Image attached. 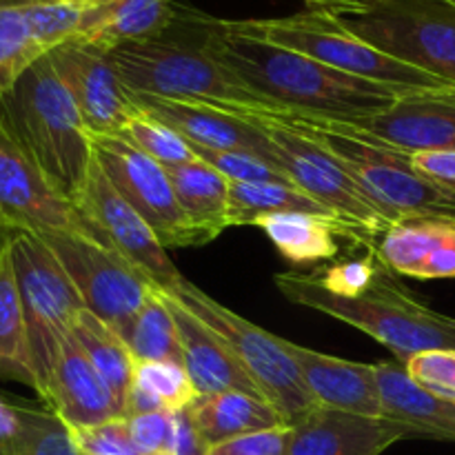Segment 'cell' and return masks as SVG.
<instances>
[{
    "label": "cell",
    "instance_id": "obj_1",
    "mask_svg": "<svg viewBox=\"0 0 455 455\" xmlns=\"http://www.w3.org/2000/svg\"><path fill=\"white\" fill-rule=\"evenodd\" d=\"M187 18L213 60L269 102L274 111L358 123L382 114L404 96L395 89L331 69L300 52L238 31L231 20L189 9Z\"/></svg>",
    "mask_w": 455,
    "mask_h": 455
},
{
    "label": "cell",
    "instance_id": "obj_2",
    "mask_svg": "<svg viewBox=\"0 0 455 455\" xmlns=\"http://www.w3.org/2000/svg\"><path fill=\"white\" fill-rule=\"evenodd\" d=\"M0 127L53 191L76 207L93 163V140L49 56L0 96Z\"/></svg>",
    "mask_w": 455,
    "mask_h": 455
},
{
    "label": "cell",
    "instance_id": "obj_3",
    "mask_svg": "<svg viewBox=\"0 0 455 455\" xmlns=\"http://www.w3.org/2000/svg\"><path fill=\"white\" fill-rule=\"evenodd\" d=\"M380 265L376 283L360 298L329 293L315 275L278 274L275 287L287 300L360 329L395 354L398 363L431 349H455V318L422 305L404 287L395 284Z\"/></svg>",
    "mask_w": 455,
    "mask_h": 455
},
{
    "label": "cell",
    "instance_id": "obj_4",
    "mask_svg": "<svg viewBox=\"0 0 455 455\" xmlns=\"http://www.w3.org/2000/svg\"><path fill=\"white\" fill-rule=\"evenodd\" d=\"M187 18V9H182ZM191 27V22H189ZM194 29V27H191ZM196 34V29H194ZM116 74L133 93L167 100L207 105L229 114H262L274 107L244 87L196 38H169V34L142 43H127L107 52Z\"/></svg>",
    "mask_w": 455,
    "mask_h": 455
},
{
    "label": "cell",
    "instance_id": "obj_5",
    "mask_svg": "<svg viewBox=\"0 0 455 455\" xmlns=\"http://www.w3.org/2000/svg\"><path fill=\"white\" fill-rule=\"evenodd\" d=\"M262 114L318 142L395 225L416 218L455 220L453 191L443 189L422 178L411 167L407 154L347 136L320 118H309L293 111H262Z\"/></svg>",
    "mask_w": 455,
    "mask_h": 455
},
{
    "label": "cell",
    "instance_id": "obj_6",
    "mask_svg": "<svg viewBox=\"0 0 455 455\" xmlns=\"http://www.w3.org/2000/svg\"><path fill=\"white\" fill-rule=\"evenodd\" d=\"M238 31L293 49L331 69L355 78L378 83L382 87L403 93L440 92L455 87V83L438 78L434 74L391 58L355 36L338 16L324 12H300L283 18H251V20H231Z\"/></svg>",
    "mask_w": 455,
    "mask_h": 455
},
{
    "label": "cell",
    "instance_id": "obj_7",
    "mask_svg": "<svg viewBox=\"0 0 455 455\" xmlns=\"http://www.w3.org/2000/svg\"><path fill=\"white\" fill-rule=\"evenodd\" d=\"M9 249H12L13 274H16L22 314H25L36 394L44 403L62 342L71 333L76 315L87 307L76 284L71 283L52 249L40 240V235L16 231Z\"/></svg>",
    "mask_w": 455,
    "mask_h": 455
},
{
    "label": "cell",
    "instance_id": "obj_8",
    "mask_svg": "<svg viewBox=\"0 0 455 455\" xmlns=\"http://www.w3.org/2000/svg\"><path fill=\"white\" fill-rule=\"evenodd\" d=\"M169 293L176 296L191 314L207 323L231 347L244 371L256 382L262 398L283 413L289 427L318 409V403L307 389L300 369L289 351V340H283L256 327L243 315L234 314L212 296L200 291L187 278Z\"/></svg>",
    "mask_w": 455,
    "mask_h": 455
},
{
    "label": "cell",
    "instance_id": "obj_9",
    "mask_svg": "<svg viewBox=\"0 0 455 455\" xmlns=\"http://www.w3.org/2000/svg\"><path fill=\"white\" fill-rule=\"evenodd\" d=\"M240 116L251 118L267 133L275 149V164L291 178L293 185L354 227L367 240V247L376 251L380 238L395 222L364 194L363 187L305 133L265 114Z\"/></svg>",
    "mask_w": 455,
    "mask_h": 455
},
{
    "label": "cell",
    "instance_id": "obj_10",
    "mask_svg": "<svg viewBox=\"0 0 455 455\" xmlns=\"http://www.w3.org/2000/svg\"><path fill=\"white\" fill-rule=\"evenodd\" d=\"M338 18L395 60L455 83V4L449 0H385Z\"/></svg>",
    "mask_w": 455,
    "mask_h": 455
},
{
    "label": "cell",
    "instance_id": "obj_11",
    "mask_svg": "<svg viewBox=\"0 0 455 455\" xmlns=\"http://www.w3.org/2000/svg\"><path fill=\"white\" fill-rule=\"evenodd\" d=\"M44 244L78 289L84 307L120 338L158 284L124 260L118 251L80 231H43Z\"/></svg>",
    "mask_w": 455,
    "mask_h": 455
},
{
    "label": "cell",
    "instance_id": "obj_12",
    "mask_svg": "<svg viewBox=\"0 0 455 455\" xmlns=\"http://www.w3.org/2000/svg\"><path fill=\"white\" fill-rule=\"evenodd\" d=\"M93 156L120 196L154 229L164 249L203 247L212 243L182 212L167 169L124 136H92Z\"/></svg>",
    "mask_w": 455,
    "mask_h": 455
},
{
    "label": "cell",
    "instance_id": "obj_13",
    "mask_svg": "<svg viewBox=\"0 0 455 455\" xmlns=\"http://www.w3.org/2000/svg\"><path fill=\"white\" fill-rule=\"evenodd\" d=\"M76 209L87 222L93 240L118 251L163 291H173L185 280L145 218L116 191L96 156Z\"/></svg>",
    "mask_w": 455,
    "mask_h": 455
},
{
    "label": "cell",
    "instance_id": "obj_14",
    "mask_svg": "<svg viewBox=\"0 0 455 455\" xmlns=\"http://www.w3.org/2000/svg\"><path fill=\"white\" fill-rule=\"evenodd\" d=\"M62 84L74 98L92 136H123L138 116L132 93L124 87L107 52L69 40L47 53Z\"/></svg>",
    "mask_w": 455,
    "mask_h": 455
},
{
    "label": "cell",
    "instance_id": "obj_15",
    "mask_svg": "<svg viewBox=\"0 0 455 455\" xmlns=\"http://www.w3.org/2000/svg\"><path fill=\"white\" fill-rule=\"evenodd\" d=\"M324 123L347 136L407 156L418 151L455 149V87L404 93L394 107L358 123Z\"/></svg>",
    "mask_w": 455,
    "mask_h": 455
},
{
    "label": "cell",
    "instance_id": "obj_16",
    "mask_svg": "<svg viewBox=\"0 0 455 455\" xmlns=\"http://www.w3.org/2000/svg\"><path fill=\"white\" fill-rule=\"evenodd\" d=\"M0 220L12 231H80L92 235L78 209L44 180L25 151L0 127Z\"/></svg>",
    "mask_w": 455,
    "mask_h": 455
},
{
    "label": "cell",
    "instance_id": "obj_17",
    "mask_svg": "<svg viewBox=\"0 0 455 455\" xmlns=\"http://www.w3.org/2000/svg\"><path fill=\"white\" fill-rule=\"evenodd\" d=\"M132 93V100L142 114L176 129L191 147L220 151H249L275 164V149L267 133L251 118L207 105L167 100V98ZM278 167V164H275Z\"/></svg>",
    "mask_w": 455,
    "mask_h": 455
},
{
    "label": "cell",
    "instance_id": "obj_18",
    "mask_svg": "<svg viewBox=\"0 0 455 455\" xmlns=\"http://www.w3.org/2000/svg\"><path fill=\"white\" fill-rule=\"evenodd\" d=\"M407 427L387 418L318 407L291 425L287 455H382L400 440H411Z\"/></svg>",
    "mask_w": 455,
    "mask_h": 455
},
{
    "label": "cell",
    "instance_id": "obj_19",
    "mask_svg": "<svg viewBox=\"0 0 455 455\" xmlns=\"http://www.w3.org/2000/svg\"><path fill=\"white\" fill-rule=\"evenodd\" d=\"M164 305L172 311L182 345V364L191 378L196 394L212 395L220 391H247L260 395L231 347L209 327L207 323L191 314L176 296L160 289ZM262 398V395H260Z\"/></svg>",
    "mask_w": 455,
    "mask_h": 455
},
{
    "label": "cell",
    "instance_id": "obj_20",
    "mask_svg": "<svg viewBox=\"0 0 455 455\" xmlns=\"http://www.w3.org/2000/svg\"><path fill=\"white\" fill-rule=\"evenodd\" d=\"M44 407L52 409L69 429H84L124 418L109 387L93 369L92 360L87 358L74 333H69L60 347Z\"/></svg>",
    "mask_w": 455,
    "mask_h": 455
},
{
    "label": "cell",
    "instance_id": "obj_21",
    "mask_svg": "<svg viewBox=\"0 0 455 455\" xmlns=\"http://www.w3.org/2000/svg\"><path fill=\"white\" fill-rule=\"evenodd\" d=\"M293 360L318 407L382 418L376 364L351 363L289 342Z\"/></svg>",
    "mask_w": 455,
    "mask_h": 455
},
{
    "label": "cell",
    "instance_id": "obj_22",
    "mask_svg": "<svg viewBox=\"0 0 455 455\" xmlns=\"http://www.w3.org/2000/svg\"><path fill=\"white\" fill-rule=\"evenodd\" d=\"M387 269L407 278H455V220L416 218L391 227L376 249Z\"/></svg>",
    "mask_w": 455,
    "mask_h": 455
},
{
    "label": "cell",
    "instance_id": "obj_23",
    "mask_svg": "<svg viewBox=\"0 0 455 455\" xmlns=\"http://www.w3.org/2000/svg\"><path fill=\"white\" fill-rule=\"evenodd\" d=\"M180 9L172 0H102L84 9L74 40L111 52L127 43H142L167 34Z\"/></svg>",
    "mask_w": 455,
    "mask_h": 455
},
{
    "label": "cell",
    "instance_id": "obj_24",
    "mask_svg": "<svg viewBox=\"0 0 455 455\" xmlns=\"http://www.w3.org/2000/svg\"><path fill=\"white\" fill-rule=\"evenodd\" d=\"M376 378L382 418L407 427L413 438L455 443V404L418 387L403 363H378Z\"/></svg>",
    "mask_w": 455,
    "mask_h": 455
},
{
    "label": "cell",
    "instance_id": "obj_25",
    "mask_svg": "<svg viewBox=\"0 0 455 455\" xmlns=\"http://www.w3.org/2000/svg\"><path fill=\"white\" fill-rule=\"evenodd\" d=\"M187 413L207 447L287 425L284 416L274 404L247 391L198 395L187 407Z\"/></svg>",
    "mask_w": 455,
    "mask_h": 455
},
{
    "label": "cell",
    "instance_id": "obj_26",
    "mask_svg": "<svg viewBox=\"0 0 455 455\" xmlns=\"http://www.w3.org/2000/svg\"><path fill=\"white\" fill-rule=\"evenodd\" d=\"M253 227L265 231L280 256L296 267L315 265L338 256L336 235L360 244V238L351 229L309 213H269L258 218Z\"/></svg>",
    "mask_w": 455,
    "mask_h": 455
},
{
    "label": "cell",
    "instance_id": "obj_27",
    "mask_svg": "<svg viewBox=\"0 0 455 455\" xmlns=\"http://www.w3.org/2000/svg\"><path fill=\"white\" fill-rule=\"evenodd\" d=\"M167 173L182 212L209 240L229 229V178L200 158L169 167Z\"/></svg>",
    "mask_w": 455,
    "mask_h": 455
},
{
    "label": "cell",
    "instance_id": "obj_28",
    "mask_svg": "<svg viewBox=\"0 0 455 455\" xmlns=\"http://www.w3.org/2000/svg\"><path fill=\"white\" fill-rule=\"evenodd\" d=\"M71 333L84 349L87 358L92 360L93 369L109 387L120 413L127 418V403L132 394L133 371H136V360L127 342L89 309H83L76 315Z\"/></svg>",
    "mask_w": 455,
    "mask_h": 455
},
{
    "label": "cell",
    "instance_id": "obj_29",
    "mask_svg": "<svg viewBox=\"0 0 455 455\" xmlns=\"http://www.w3.org/2000/svg\"><path fill=\"white\" fill-rule=\"evenodd\" d=\"M229 227H243L253 225L258 218L269 216V213H309V216L324 218L336 225L347 227L354 231L360 238V244L367 247V240L342 222L340 218L333 216L327 207L315 203L314 198L305 194V191L296 189L289 185H274V182H258V185H249V182H231L229 180Z\"/></svg>",
    "mask_w": 455,
    "mask_h": 455
},
{
    "label": "cell",
    "instance_id": "obj_30",
    "mask_svg": "<svg viewBox=\"0 0 455 455\" xmlns=\"http://www.w3.org/2000/svg\"><path fill=\"white\" fill-rule=\"evenodd\" d=\"M0 378L20 382L36 391V376L31 367L20 291H18L16 274H13L12 249H7L0 258Z\"/></svg>",
    "mask_w": 455,
    "mask_h": 455
},
{
    "label": "cell",
    "instance_id": "obj_31",
    "mask_svg": "<svg viewBox=\"0 0 455 455\" xmlns=\"http://www.w3.org/2000/svg\"><path fill=\"white\" fill-rule=\"evenodd\" d=\"M198 398L185 364L136 363L127 418L154 411H182Z\"/></svg>",
    "mask_w": 455,
    "mask_h": 455
},
{
    "label": "cell",
    "instance_id": "obj_32",
    "mask_svg": "<svg viewBox=\"0 0 455 455\" xmlns=\"http://www.w3.org/2000/svg\"><path fill=\"white\" fill-rule=\"evenodd\" d=\"M136 363L182 364V345L172 311L160 296V287L145 302L123 338Z\"/></svg>",
    "mask_w": 455,
    "mask_h": 455
},
{
    "label": "cell",
    "instance_id": "obj_33",
    "mask_svg": "<svg viewBox=\"0 0 455 455\" xmlns=\"http://www.w3.org/2000/svg\"><path fill=\"white\" fill-rule=\"evenodd\" d=\"M43 56L22 4L0 3V96Z\"/></svg>",
    "mask_w": 455,
    "mask_h": 455
},
{
    "label": "cell",
    "instance_id": "obj_34",
    "mask_svg": "<svg viewBox=\"0 0 455 455\" xmlns=\"http://www.w3.org/2000/svg\"><path fill=\"white\" fill-rule=\"evenodd\" d=\"M20 434L7 455H83L71 429L52 411L20 403Z\"/></svg>",
    "mask_w": 455,
    "mask_h": 455
},
{
    "label": "cell",
    "instance_id": "obj_35",
    "mask_svg": "<svg viewBox=\"0 0 455 455\" xmlns=\"http://www.w3.org/2000/svg\"><path fill=\"white\" fill-rule=\"evenodd\" d=\"M133 147L154 158L156 163L163 164L164 169L178 167V164H187L198 160L194 147L169 124L160 123V120L151 118V116L142 114L138 109V116L127 124L123 133Z\"/></svg>",
    "mask_w": 455,
    "mask_h": 455
},
{
    "label": "cell",
    "instance_id": "obj_36",
    "mask_svg": "<svg viewBox=\"0 0 455 455\" xmlns=\"http://www.w3.org/2000/svg\"><path fill=\"white\" fill-rule=\"evenodd\" d=\"M25 9L27 22L34 34L36 43L43 47L44 53L60 44L69 43L78 36L83 25L84 9L80 4L67 3H47V0H34V3H18Z\"/></svg>",
    "mask_w": 455,
    "mask_h": 455
},
{
    "label": "cell",
    "instance_id": "obj_37",
    "mask_svg": "<svg viewBox=\"0 0 455 455\" xmlns=\"http://www.w3.org/2000/svg\"><path fill=\"white\" fill-rule=\"evenodd\" d=\"M196 156L212 164L213 169L229 178L231 182H249V185H258V182H274V185H289L296 187L291 178L275 164L267 163L265 158L249 151H220V149H198L194 147ZM298 189V187H296Z\"/></svg>",
    "mask_w": 455,
    "mask_h": 455
},
{
    "label": "cell",
    "instance_id": "obj_38",
    "mask_svg": "<svg viewBox=\"0 0 455 455\" xmlns=\"http://www.w3.org/2000/svg\"><path fill=\"white\" fill-rule=\"evenodd\" d=\"M409 378L443 403L455 404V349H431L404 363Z\"/></svg>",
    "mask_w": 455,
    "mask_h": 455
},
{
    "label": "cell",
    "instance_id": "obj_39",
    "mask_svg": "<svg viewBox=\"0 0 455 455\" xmlns=\"http://www.w3.org/2000/svg\"><path fill=\"white\" fill-rule=\"evenodd\" d=\"M380 258L378 253H369V256L358 258V260H345L331 265L324 269L323 274L315 275L320 284L327 289L329 293L340 298H360L371 289L376 283V275L380 271Z\"/></svg>",
    "mask_w": 455,
    "mask_h": 455
},
{
    "label": "cell",
    "instance_id": "obj_40",
    "mask_svg": "<svg viewBox=\"0 0 455 455\" xmlns=\"http://www.w3.org/2000/svg\"><path fill=\"white\" fill-rule=\"evenodd\" d=\"M83 455H147L133 443L127 418L102 422L84 429H71Z\"/></svg>",
    "mask_w": 455,
    "mask_h": 455
},
{
    "label": "cell",
    "instance_id": "obj_41",
    "mask_svg": "<svg viewBox=\"0 0 455 455\" xmlns=\"http://www.w3.org/2000/svg\"><path fill=\"white\" fill-rule=\"evenodd\" d=\"M127 420L133 443L147 455H176L173 453V411L140 413Z\"/></svg>",
    "mask_w": 455,
    "mask_h": 455
},
{
    "label": "cell",
    "instance_id": "obj_42",
    "mask_svg": "<svg viewBox=\"0 0 455 455\" xmlns=\"http://www.w3.org/2000/svg\"><path fill=\"white\" fill-rule=\"evenodd\" d=\"M289 440H291V427L284 425L213 444L207 449V455H287Z\"/></svg>",
    "mask_w": 455,
    "mask_h": 455
},
{
    "label": "cell",
    "instance_id": "obj_43",
    "mask_svg": "<svg viewBox=\"0 0 455 455\" xmlns=\"http://www.w3.org/2000/svg\"><path fill=\"white\" fill-rule=\"evenodd\" d=\"M409 163L422 178L455 194V149L418 151L409 156Z\"/></svg>",
    "mask_w": 455,
    "mask_h": 455
},
{
    "label": "cell",
    "instance_id": "obj_44",
    "mask_svg": "<svg viewBox=\"0 0 455 455\" xmlns=\"http://www.w3.org/2000/svg\"><path fill=\"white\" fill-rule=\"evenodd\" d=\"M207 444L196 431L187 409L173 411V453L176 455H207Z\"/></svg>",
    "mask_w": 455,
    "mask_h": 455
},
{
    "label": "cell",
    "instance_id": "obj_45",
    "mask_svg": "<svg viewBox=\"0 0 455 455\" xmlns=\"http://www.w3.org/2000/svg\"><path fill=\"white\" fill-rule=\"evenodd\" d=\"M20 409H18V400H9L0 395V449L9 451L12 444L16 443L18 434H20Z\"/></svg>",
    "mask_w": 455,
    "mask_h": 455
},
{
    "label": "cell",
    "instance_id": "obj_46",
    "mask_svg": "<svg viewBox=\"0 0 455 455\" xmlns=\"http://www.w3.org/2000/svg\"><path fill=\"white\" fill-rule=\"evenodd\" d=\"M309 12H324L331 16H351V13L367 12L385 0H302Z\"/></svg>",
    "mask_w": 455,
    "mask_h": 455
},
{
    "label": "cell",
    "instance_id": "obj_47",
    "mask_svg": "<svg viewBox=\"0 0 455 455\" xmlns=\"http://www.w3.org/2000/svg\"><path fill=\"white\" fill-rule=\"evenodd\" d=\"M0 3L18 4V3H34V0H0ZM47 3H67V4H80V7H92V4L102 3V0H47Z\"/></svg>",
    "mask_w": 455,
    "mask_h": 455
},
{
    "label": "cell",
    "instance_id": "obj_48",
    "mask_svg": "<svg viewBox=\"0 0 455 455\" xmlns=\"http://www.w3.org/2000/svg\"><path fill=\"white\" fill-rule=\"evenodd\" d=\"M13 234H16V231H12L3 220H0V258H3V253L7 251L9 244H12Z\"/></svg>",
    "mask_w": 455,
    "mask_h": 455
},
{
    "label": "cell",
    "instance_id": "obj_49",
    "mask_svg": "<svg viewBox=\"0 0 455 455\" xmlns=\"http://www.w3.org/2000/svg\"><path fill=\"white\" fill-rule=\"evenodd\" d=\"M0 455H7V451H4V449H0Z\"/></svg>",
    "mask_w": 455,
    "mask_h": 455
},
{
    "label": "cell",
    "instance_id": "obj_50",
    "mask_svg": "<svg viewBox=\"0 0 455 455\" xmlns=\"http://www.w3.org/2000/svg\"><path fill=\"white\" fill-rule=\"evenodd\" d=\"M449 3H453V4H455V0H449Z\"/></svg>",
    "mask_w": 455,
    "mask_h": 455
}]
</instances>
